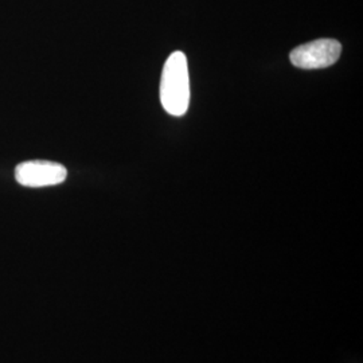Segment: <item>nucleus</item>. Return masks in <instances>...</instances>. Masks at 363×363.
Wrapping results in <instances>:
<instances>
[{
    "label": "nucleus",
    "mask_w": 363,
    "mask_h": 363,
    "mask_svg": "<svg viewBox=\"0 0 363 363\" xmlns=\"http://www.w3.org/2000/svg\"><path fill=\"white\" fill-rule=\"evenodd\" d=\"M160 103L171 116H183L190 105V78L187 58L174 52L163 66L160 81Z\"/></svg>",
    "instance_id": "obj_1"
},
{
    "label": "nucleus",
    "mask_w": 363,
    "mask_h": 363,
    "mask_svg": "<svg viewBox=\"0 0 363 363\" xmlns=\"http://www.w3.org/2000/svg\"><path fill=\"white\" fill-rule=\"evenodd\" d=\"M342 45L335 39H316L298 46L289 54L291 64L300 69H323L337 64Z\"/></svg>",
    "instance_id": "obj_2"
},
{
    "label": "nucleus",
    "mask_w": 363,
    "mask_h": 363,
    "mask_svg": "<svg viewBox=\"0 0 363 363\" xmlns=\"http://www.w3.org/2000/svg\"><path fill=\"white\" fill-rule=\"evenodd\" d=\"M67 169L54 162L31 160L21 163L15 169V179L25 187H48L66 181Z\"/></svg>",
    "instance_id": "obj_3"
}]
</instances>
